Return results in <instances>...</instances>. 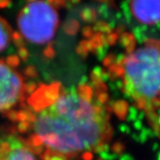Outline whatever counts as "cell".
Returning a JSON list of instances; mask_svg holds the SVG:
<instances>
[{
  "label": "cell",
  "mask_w": 160,
  "mask_h": 160,
  "mask_svg": "<svg viewBox=\"0 0 160 160\" xmlns=\"http://www.w3.org/2000/svg\"><path fill=\"white\" fill-rule=\"evenodd\" d=\"M58 25L59 14L56 6L52 2H28L18 15L20 34L26 41L36 45L51 42Z\"/></svg>",
  "instance_id": "3957f363"
},
{
  "label": "cell",
  "mask_w": 160,
  "mask_h": 160,
  "mask_svg": "<svg viewBox=\"0 0 160 160\" xmlns=\"http://www.w3.org/2000/svg\"><path fill=\"white\" fill-rule=\"evenodd\" d=\"M38 156L19 135L0 137V160H38Z\"/></svg>",
  "instance_id": "5b68a950"
},
{
  "label": "cell",
  "mask_w": 160,
  "mask_h": 160,
  "mask_svg": "<svg viewBox=\"0 0 160 160\" xmlns=\"http://www.w3.org/2000/svg\"><path fill=\"white\" fill-rule=\"evenodd\" d=\"M13 38V31L9 23L0 17V52L6 50Z\"/></svg>",
  "instance_id": "52a82bcc"
},
{
  "label": "cell",
  "mask_w": 160,
  "mask_h": 160,
  "mask_svg": "<svg viewBox=\"0 0 160 160\" xmlns=\"http://www.w3.org/2000/svg\"><path fill=\"white\" fill-rule=\"evenodd\" d=\"M22 118L26 142L44 158L69 159L102 148L111 137L108 110L91 86H43Z\"/></svg>",
  "instance_id": "6da1fadb"
},
{
  "label": "cell",
  "mask_w": 160,
  "mask_h": 160,
  "mask_svg": "<svg viewBox=\"0 0 160 160\" xmlns=\"http://www.w3.org/2000/svg\"><path fill=\"white\" fill-rule=\"evenodd\" d=\"M118 74L125 92L143 109L160 103V41L151 40L122 59Z\"/></svg>",
  "instance_id": "7a4b0ae2"
},
{
  "label": "cell",
  "mask_w": 160,
  "mask_h": 160,
  "mask_svg": "<svg viewBox=\"0 0 160 160\" xmlns=\"http://www.w3.org/2000/svg\"><path fill=\"white\" fill-rule=\"evenodd\" d=\"M25 90L26 84L21 72L11 62L0 60V113L22 102Z\"/></svg>",
  "instance_id": "277c9868"
},
{
  "label": "cell",
  "mask_w": 160,
  "mask_h": 160,
  "mask_svg": "<svg viewBox=\"0 0 160 160\" xmlns=\"http://www.w3.org/2000/svg\"><path fill=\"white\" fill-rule=\"evenodd\" d=\"M132 16L146 25L160 23V1L137 0L130 3Z\"/></svg>",
  "instance_id": "8992f818"
}]
</instances>
